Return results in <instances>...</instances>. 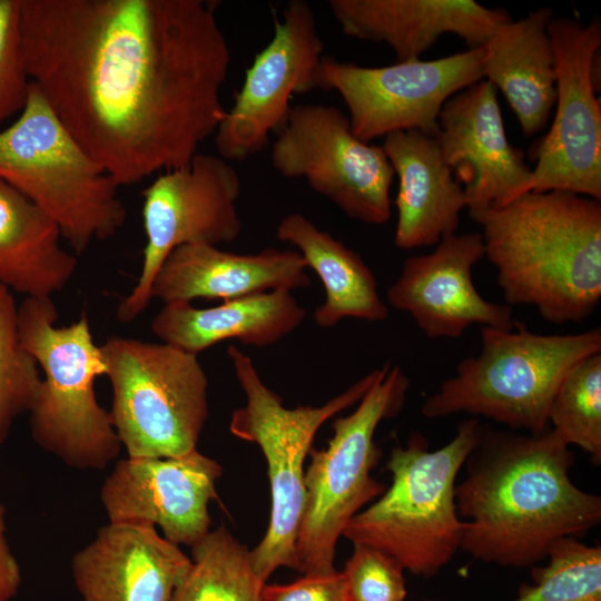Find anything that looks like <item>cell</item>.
<instances>
[{"mask_svg":"<svg viewBox=\"0 0 601 601\" xmlns=\"http://www.w3.org/2000/svg\"><path fill=\"white\" fill-rule=\"evenodd\" d=\"M205 0H20L31 82L119 185L181 167L216 132L231 61Z\"/></svg>","mask_w":601,"mask_h":601,"instance_id":"1","label":"cell"},{"mask_svg":"<svg viewBox=\"0 0 601 601\" xmlns=\"http://www.w3.org/2000/svg\"><path fill=\"white\" fill-rule=\"evenodd\" d=\"M573 463L569 445L550 427L534 434L482 424L455 485L461 550L485 563L533 566L556 541L597 526L601 497L572 482Z\"/></svg>","mask_w":601,"mask_h":601,"instance_id":"2","label":"cell"},{"mask_svg":"<svg viewBox=\"0 0 601 601\" xmlns=\"http://www.w3.org/2000/svg\"><path fill=\"white\" fill-rule=\"evenodd\" d=\"M509 305L550 323L588 318L601 298V200L563 190L526 193L469 213Z\"/></svg>","mask_w":601,"mask_h":601,"instance_id":"3","label":"cell"},{"mask_svg":"<svg viewBox=\"0 0 601 601\" xmlns=\"http://www.w3.org/2000/svg\"><path fill=\"white\" fill-rule=\"evenodd\" d=\"M481 430L476 417L464 420L455 436L434 451L421 433H412L405 446L391 452V486L342 535L387 553L415 575H435L461 550L464 521L455 504V482Z\"/></svg>","mask_w":601,"mask_h":601,"instance_id":"4","label":"cell"},{"mask_svg":"<svg viewBox=\"0 0 601 601\" xmlns=\"http://www.w3.org/2000/svg\"><path fill=\"white\" fill-rule=\"evenodd\" d=\"M57 321L51 297H26L18 307L21 343L45 375L29 412L31 436L71 467L102 470L122 446L96 395V380L106 374L101 349L86 312L70 325Z\"/></svg>","mask_w":601,"mask_h":601,"instance_id":"5","label":"cell"},{"mask_svg":"<svg viewBox=\"0 0 601 601\" xmlns=\"http://www.w3.org/2000/svg\"><path fill=\"white\" fill-rule=\"evenodd\" d=\"M476 356L461 361L455 374L422 405L426 418L459 413L483 416L512 431L549 428V408L566 374L582 359L601 353V329L578 334H536L481 327Z\"/></svg>","mask_w":601,"mask_h":601,"instance_id":"6","label":"cell"},{"mask_svg":"<svg viewBox=\"0 0 601 601\" xmlns=\"http://www.w3.org/2000/svg\"><path fill=\"white\" fill-rule=\"evenodd\" d=\"M0 180L43 210L78 255L116 235L127 217L119 185L32 82L20 116L0 131Z\"/></svg>","mask_w":601,"mask_h":601,"instance_id":"7","label":"cell"},{"mask_svg":"<svg viewBox=\"0 0 601 601\" xmlns=\"http://www.w3.org/2000/svg\"><path fill=\"white\" fill-rule=\"evenodd\" d=\"M228 357L246 402L230 417V433L258 445L265 456L270 484V518L258 545L250 551L262 581L279 566L297 570L296 540L305 504V460L316 432L331 417L358 403L388 370H374L321 406L288 408L260 378L252 358L229 345Z\"/></svg>","mask_w":601,"mask_h":601,"instance_id":"8","label":"cell"},{"mask_svg":"<svg viewBox=\"0 0 601 601\" xmlns=\"http://www.w3.org/2000/svg\"><path fill=\"white\" fill-rule=\"evenodd\" d=\"M112 390L109 411L128 457H175L197 449L208 418L198 355L166 343L111 336L100 345Z\"/></svg>","mask_w":601,"mask_h":601,"instance_id":"9","label":"cell"},{"mask_svg":"<svg viewBox=\"0 0 601 601\" xmlns=\"http://www.w3.org/2000/svg\"><path fill=\"white\" fill-rule=\"evenodd\" d=\"M410 384L401 366L390 365L356 408L333 422L327 447L312 451L296 540L297 570L305 575L335 571V549L345 526L385 491L371 476L381 455L374 435L382 421L400 413Z\"/></svg>","mask_w":601,"mask_h":601,"instance_id":"10","label":"cell"},{"mask_svg":"<svg viewBox=\"0 0 601 601\" xmlns=\"http://www.w3.org/2000/svg\"><path fill=\"white\" fill-rule=\"evenodd\" d=\"M240 191L239 175L226 159L199 152L186 165L158 175L142 190V266L136 286L117 307L120 322L134 321L148 306L154 278L174 249L218 246L239 237Z\"/></svg>","mask_w":601,"mask_h":601,"instance_id":"11","label":"cell"},{"mask_svg":"<svg viewBox=\"0 0 601 601\" xmlns=\"http://www.w3.org/2000/svg\"><path fill=\"white\" fill-rule=\"evenodd\" d=\"M270 160L282 176L305 178L352 219L383 225L391 218L395 174L384 149L355 137L348 117L333 106L292 107Z\"/></svg>","mask_w":601,"mask_h":601,"instance_id":"12","label":"cell"},{"mask_svg":"<svg viewBox=\"0 0 601 601\" xmlns=\"http://www.w3.org/2000/svg\"><path fill=\"white\" fill-rule=\"evenodd\" d=\"M482 58V47L435 60L382 67L324 57L317 86L339 93L349 111L351 129L364 142L406 130L435 137L444 104L483 80Z\"/></svg>","mask_w":601,"mask_h":601,"instance_id":"13","label":"cell"},{"mask_svg":"<svg viewBox=\"0 0 601 601\" xmlns=\"http://www.w3.org/2000/svg\"><path fill=\"white\" fill-rule=\"evenodd\" d=\"M548 33L555 65V114L535 150L531 191L563 190L601 200V105L593 78L601 22L594 18L584 26L553 17Z\"/></svg>","mask_w":601,"mask_h":601,"instance_id":"14","label":"cell"},{"mask_svg":"<svg viewBox=\"0 0 601 601\" xmlns=\"http://www.w3.org/2000/svg\"><path fill=\"white\" fill-rule=\"evenodd\" d=\"M274 22L273 38L246 70L234 105L215 132L217 150L226 160L259 151L269 134L285 126L292 95L318 88L323 41L311 6L292 0Z\"/></svg>","mask_w":601,"mask_h":601,"instance_id":"15","label":"cell"},{"mask_svg":"<svg viewBox=\"0 0 601 601\" xmlns=\"http://www.w3.org/2000/svg\"><path fill=\"white\" fill-rule=\"evenodd\" d=\"M221 465L197 449L175 457L120 460L105 479L100 501L109 522L159 526L170 542L193 548L209 533V502Z\"/></svg>","mask_w":601,"mask_h":601,"instance_id":"16","label":"cell"},{"mask_svg":"<svg viewBox=\"0 0 601 601\" xmlns=\"http://www.w3.org/2000/svg\"><path fill=\"white\" fill-rule=\"evenodd\" d=\"M469 213L502 207L531 191L532 169L506 137L496 88L480 80L443 106L435 136Z\"/></svg>","mask_w":601,"mask_h":601,"instance_id":"17","label":"cell"},{"mask_svg":"<svg viewBox=\"0 0 601 601\" xmlns=\"http://www.w3.org/2000/svg\"><path fill=\"white\" fill-rule=\"evenodd\" d=\"M482 257L480 233L445 236L432 253L404 260L387 302L430 338H456L472 325L511 331L519 323L511 307L486 300L474 286L472 269Z\"/></svg>","mask_w":601,"mask_h":601,"instance_id":"18","label":"cell"},{"mask_svg":"<svg viewBox=\"0 0 601 601\" xmlns=\"http://www.w3.org/2000/svg\"><path fill=\"white\" fill-rule=\"evenodd\" d=\"M191 560L154 525L109 522L71 559L81 601H171Z\"/></svg>","mask_w":601,"mask_h":601,"instance_id":"19","label":"cell"},{"mask_svg":"<svg viewBox=\"0 0 601 601\" xmlns=\"http://www.w3.org/2000/svg\"><path fill=\"white\" fill-rule=\"evenodd\" d=\"M328 7L344 35L386 43L397 61L421 59L446 33L482 47L511 20L473 0H329Z\"/></svg>","mask_w":601,"mask_h":601,"instance_id":"20","label":"cell"},{"mask_svg":"<svg viewBox=\"0 0 601 601\" xmlns=\"http://www.w3.org/2000/svg\"><path fill=\"white\" fill-rule=\"evenodd\" d=\"M306 269L297 250L266 248L256 254H235L211 245H184L165 259L150 295L168 304L292 292L311 285Z\"/></svg>","mask_w":601,"mask_h":601,"instance_id":"21","label":"cell"},{"mask_svg":"<svg viewBox=\"0 0 601 601\" xmlns=\"http://www.w3.org/2000/svg\"><path fill=\"white\" fill-rule=\"evenodd\" d=\"M382 148L398 177L396 247L432 246L455 234L466 208L465 195L435 137L417 130L396 131L385 136Z\"/></svg>","mask_w":601,"mask_h":601,"instance_id":"22","label":"cell"},{"mask_svg":"<svg viewBox=\"0 0 601 601\" xmlns=\"http://www.w3.org/2000/svg\"><path fill=\"white\" fill-rule=\"evenodd\" d=\"M306 316L289 290L252 294L223 304L197 308L188 302L165 304L151 331L166 344L198 355L226 339L244 345H274L297 329Z\"/></svg>","mask_w":601,"mask_h":601,"instance_id":"23","label":"cell"},{"mask_svg":"<svg viewBox=\"0 0 601 601\" xmlns=\"http://www.w3.org/2000/svg\"><path fill=\"white\" fill-rule=\"evenodd\" d=\"M554 13L542 7L497 28L482 46V71L513 110L524 135L542 131L556 99L554 55L548 26Z\"/></svg>","mask_w":601,"mask_h":601,"instance_id":"24","label":"cell"},{"mask_svg":"<svg viewBox=\"0 0 601 601\" xmlns=\"http://www.w3.org/2000/svg\"><path fill=\"white\" fill-rule=\"evenodd\" d=\"M61 238L43 210L0 180V284L33 298L62 290L78 260L61 247Z\"/></svg>","mask_w":601,"mask_h":601,"instance_id":"25","label":"cell"},{"mask_svg":"<svg viewBox=\"0 0 601 601\" xmlns=\"http://www.w3.org/2000/svg\"><path fill=\"white\" fill-rule=\"evenodd\" d=\"M276 237L295 246L306 267L322 280L325 299L314 312L317 326L332 328L344 318L380 322L387 317L376 278L357 253L297 213L282 218Z\"/></svg>","mask_w":601,"mask_h":601,"instance_id":"26","label":"cell"},{"mask_svg":"<svg viewBox=\"0 0 601 601\" xmlns=\"http://www.w3.org/2000/svg\"><path fill=\"white\" fill-rule=\"evenodd\" d=\"M190 566L171 601H263L250 551L224 526L191 548Z\"/></svg>","mask_w":601,"mask_h":601,"instance_id":"27","label":"cell"},{"mask_svg":"<svg viewBox=\"0 0 601 601\" xmlns=\"http://www.w3.org/2000/svg\"><path fill=\"white\" fill-rule=\"evenodd\" d=\"M549 427L566 445L601 462V353L579 362L560 384L549 408Z\"/></svg>","mask_w":601,"mask_h":601,"instance_id":"28","label":"cell"},{"mask_svg":"<svg viewBox=\"0 0 601 601\" xmlns=\"http://www.w3.org/2000/svg\"><path fill=\"white\" fill-rule=\"evenodd\" d=\"M544 566L533 568L532 582L512 601H601V548L577 538L556 541Z\"/></svg>","mask_w":601,"mask_h":601,"instance_id":"29","label":"cell"},{"mask_svg":"<svg viewBox=\"0 0 601 601\" xmlns=\"http://www.w3.org/2000/svg\"><path fill=\"white\" fill-rule=\"evenodd\" d=\"M41 381L36 359L20 339L12 293L0 284V446L14 420L32 408Z\"/></svg>","mask_w":601,"mask_h":601,"instance_id":"30","label":"cell"},{"mask_svg":"<svg viewBox=\"0 0 601 601\" xmlns=\"http://www.w3.org/2000/svg\"><path fill=\"white\" fill-rule=\"evenodd\" d=\"M353 544V553L342 571L347 601H404L403 566L378 549Z\"/></svg>","mask_w":601,"mask_h":601,"instance_id":"31","label":"cell"},{"mask_svg":"<svg viewBox=\"0 0 601 601\" xmlns=\"http://www.w3.org/2000/svg\"><path fill=\"white\" fill-rule=\"evenodd\" d=\"M30 85L21 35L20 0H0V122L23 109Z\"/></svg>","mask_w":601,"mask_h":601,"instance_id":"32","label":"cell"},{"mask_svg":"<svg viewBox=\"0 0 601 601\" xmlns=\"http://www.w3.org/2000/svg\"><path fill=\"white\" fill-rule=\"evenodd\" d=\"M263 601H347L342 572L305 575L288 584H264Z\"/></svg>","mask_w":601,"mask_h":601,"instance_id":"33","label":"cell"},{"mask_svg":"<svg viewBox=\"0 0 601 601\" xmlns=\"http://www.w3.org/2000/svg\"><path fill=\"white\" fill-rule=\"evenodd\" d=\"M21 581V569L7 538L6 506L0 503V601H11Z\"/></svg>","mask_w":601,"mask_h":601,"instance_id":"34","label":"cell"}]
</instances>
